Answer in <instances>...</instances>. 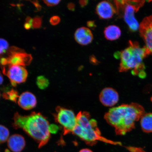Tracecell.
Listing matches in <instances>:
<instances>
[{"label":"cell","instance_id":"23","mask_svg":"<svg viewBox=\"0 0 152 152\" xmlns=\"http://www.w3.org/2000/svg\"><path fill=\"white\" fill-rule=\"evenodd\" d=\"M58 127L56 125L52 124L49 125V131L50 133L56 134L58 132Z\"/></svg>","mask_w":152,"mask_h":152},{"label":"cell","instance_id":"21","mask_svg":"<svg viewBox=\"0 0 152 152\" xmlns=\"http://www.w3.org/2000/svg\"><path fill=\"white\" fill-rule=\"evenodd\" d=\"M42 23V19L41 17L37 16L32 19L31 26L33 28H39Z\"/></svg>","mask_w":152,"mask_h":152},{"label":"cell","instance_id":"26","mask_svg":"<svg viewBox=\"0 0 152 152\" xmlns=\"http://www.w3.org/2000/svg\"><path fill=\"white\" fill-rule=\"evenodd\" d=\"M87 26L89 28L94 29L96 27V25L94 21H89L87 22Z\"/></svg>","mask_w":152,"mask_h":152},{"label":"cell","instance_id":"31","mask_svg":"<svg viewBox=\"0 0 152 152\" xmlns=\"http://www.w3.org/2000/svg\"><path fill=\"white\" fill-rule=\"evenodd\" d=\"M24 28L26 30H28L30 29L32 27V26L31 24L28 22H26L24 25Z\"/></svg>","mask_w":152,"mask_h":152},{"label":"cell","instance_id":"22","mask_svg":"<svg viewBox=\"0 0 152 152\" xmlns=\"http://www.w3.org/2000/svg\"><path fill=\"white\" fill-rule=\"evenodd\" d=\"M60 21V18L58 16H54L51 18L50 22L53 26H56L59 23Z\"/></svg>","mask_w":152,"mask_h":152},{"label":"cell","instance_id":"24","mask_svg":"<svg viewBox=\"0 0 152 152\" xmlns=\"http://www.w3.org/2000/svg\"><path fill=\"white\" fill-rule=\"evenodd\" d=\"M60 1H44V2L48 6L53 7L58 4L60 2Z\"/></svg>","mask_w":152,"mask_h":152},{"label":"cell","instance_id":"8","mask_svg":"<svg viewBox=\"0 0 152 152\" xmlns=\"http://www.w3.org/2000/svg\"><path fill=\"white\" fill-rule=\"evenodd\" d=\"M125 1L124 8L125 22L128 24L131 31H136L139 28V25L134 18V13L137 12L139 9L132 4V1Z\"/></svg>","mask_w":152,"mask_h":152},{"label":"cell","instance_id":"1","mask_svg":"<svg viewBox=\"0 0 152 152\" xmlns=\"http://www.w3.org/2000/svg\"><path fill=\"white\" fill-rule=\"evenodd\" d=\"M144 113L142 106L133 102L111 108L104 118L115 128L117 134L124 135L134 129L135 122L141 118Z\"/></svg>","mask_w":152,"mask_h":152},{"label":"cell","instance_id":"19","mask_svg":"<svg viewBox=\"0 0 152 152\" xmlns=\"http://www.w3.org/2000/svg\"><path fill=\"white\" fill-rule=\"evenodd\" d=\"M9 134L8 129L3 125H0V144L4 143L8 140Z\"/></svg>","mask_w":152,"mask_h":152},{"label":"cell","instance_id":"28","mask_svg":"<svg viewBox=\"0 0 152 152\" xmlns=\"http://www.w3.org/2000/svg\"><path fill=\"white\" fill-rule=\"evenodd\" d=\"M138 76L140 78V79H144L146 77H147V74H146V72L143 70V71H142L139 72Z\"/></svg>","mask_w":152,"mask_h":152},{"label":"cell","instance_id":"2","mask_svg":"<svg viewBox=\"0 0 152 152\" xmlns=\"http://www.w3.org/2000/svg\"><path fill=\"white\" fill-rule=\"evenodd\" d=\"M12 125L15 129H22L33 138L41 148L48 143L50 137L49 121L40 113L33 112L29 115L15 114Z\"/></svg>","mask_w":152,"mask_h":152},{"label":"cell","instance_id":"4","mask_svg":"<svg viewBox=\"0 0 152 152\" xmlns=\"http://www.w3.org/2000/svg\"><path fill=\"white\" fill-rule=\"evenodd\" d=\"M127 48L121 52V63L119 68L121 72L134 69L142 63V61L151 54L146 46L141 48L138 43L129 41Z\"/></svg>","mask_w":152,"mask_h":152},{"label":"cell","instance_id":"17","mask_svg":"<svg viewBox=\"0 0 152 152\" xmlns=\"http://www.w3.org/2000/svg\"><path fill=\"white\" fill-rule=\"evenodd\" d=\"M3 97L5 99L9 100L11 102H18L19 97L18 91L14 89L4 93L3 94Z\"/></svg>","mask_w":152,"mask_h":152},{"label":"cell","instance_id":"15","mask_svg":"<svg viewBox=\"0 0 152 152\" xmlns=\"http://www.w3.org/2000/svg\"><path fill=\"white\" fill-rule=\"evenodd\" d=\"M104 37L110 41L118 39L121 35L120 28L116 26L111 25L107 26L104 30Z\"/></svg>","mask_w":152,"mask_h":152},{"label":"cell","instance_id":"12","mask_svg":"<svg viewBox=\"0 0 152 152\" xmlns=\"http://www.w3.org/2000/svg\"><path fill=\"white\" fill-rule=\"evenodd\" d=\"M37 99L35 95L29 92H25L19 96L18 103L19 106L24 110L34 109L37 104Z\"/></svg>","mask_w":152,"mask_h":152},{"label":"cell","instance_id":"5","mask_svg":"<svg viewBox=\"0 0 152 152\" xmlns=\"http://www.w3.org/2000/svg\"><path fill=\"white\" fill-rule=\"evenodd\" d=\"M54 114L55 121L63 129L64 134L72 132L77 124V116L72 110L60 107H57Z\"/></svg>","mask_w":152,"mask_h":152},{"label":"cell","instance_id":"20","mask_svg":"<svg viewBox=\"0 0 152 152\" xmlns=\"http://www.w3.org/2000/svg\"><path fill=\"white\" fill-rule=\"evenodd\" d=\"M9 46V43L6 40L0 38V54H4L6 53Z\"/></svg>","mask_w":152,"mask_h":152},{"label":"cell","instance_id":"30","mask_svg":"<svg viewBox=\"0 0 152 152\" xmlns=\"http://www.w3.org/2000/svg\"><path fill=\"white\" fill-rule=\"evenodd\" d=\"M88 3V1H79V4L81 7H84L85 6L87 5Z\"/></svg>","mask_w":152,"mask_h":152},{"label":"cell","instance_id":"7","mask_svg":"<svg viewBox=\"0 0 152 152\" xmlns=\"http://www.w3.org/2000/svg\"><path fill=\"white\" fill-rule=\"evenodd\" d=\"M10 80L11 84L14 87L17 84L25 82L27 79L28 72L23 66H10L5 74Z\"/></svg>","mask_w":152,"mask_h":152},{"label":"cell","instance_id":"25","mask_svg":"<svg viewBox=\"0 0 152 152\" xmlns=\"http://www.w3.org/2000/svg\"><path fill=\"white\" fill-rule=\"evenodd\" d=\"M90 62L91 64H94V65H97L99 63V62L96 59V57L94 56H90Z\"/></svg>","mask_w":152,"mask_h":152},{"label":"cell","instance_id":"11","mask_svg":"<svg viewBox=\"0 0 152 152\" xmlns=\"http://www.w3.org/2000/svg\"><path fill=\"white\" fill-rule=\"evenodd\" d=\"M116 12L113 5L107 1L100 2L96 7V14L100 18L103 20L111 18Z\"/></svg>","mask_w":152,"mask_h":152},{"label":"cell","instance_id":"29","mask_svg":"<svg viewBox=\"0 0 152 152\" xmlns=\"http://www.w3.org/2000/svg\"><path fill=\"white\" fill-rule=\"evenodd\" d=\"M68 8L71 11H74L75 9V5L73 3H70L68 5Z\"/></svg>","mask_w":152,"mask_h":152},{"label":"cell","instance_id":"13","mask_svg":"<svg viewBox=\"0 0 152 152\" xmlns=\"http://www.w3.org/2000/svg\"><path fill=\"white\" fill-rule=\"evenodd\" d=\"M75 38L76 42L80 45H85L92 42L93 35L89 28L82 27L76 30L75 34Z\"/></svg>","mask_w":152,"mask_h":152},{"label":"cell","instance_id":"6","mask_svg":"<svg viewBox=\"0 0 152 152\" xmlns=\"http://www.w3.org/2000/svg\"><path fill=\"white\" fill-rule=\"evenodd\" d=\"M7 54L6 58L9 67L14 65H28L33 59L31 55L27 54L23 49L15 47H12L9 48Z\"/></svg>","mask_w":152,"mask_h":152},{"label":"cell","instance_id":"3","mask_svg":"<svg viewBox=\"0 0 152 152\" xmlns=\"http://www.w3.org/2000/svg\"><path fill=\"white\" fill-rule=\"evenodd\" d=\"M77 124L73 132L86 143L94 145L97 142L103 141L108 143L121 144L119 142L110 141L102 137L97 125L96 121L91 119L90 115L85 112H80L77 115Z\"/></svg>","mask_w":152,"mask_h":152},{"label":"cell","instance_id":"18","mask_svg":"<svg viewBox=\"0 0 152 152\" xmlns=\"http://www.w3.org/2000/svg\"><path fill=\"white\" fill-rule=\"evenodd\" d=\"M37 84L39 88L44 90L48 87L49 82L48 79L45 76H39L37 78Z\"/></svg>","mask_w":152,"mask_h":152},{"label":"cell","instance_id":"10","mask_svg":"<svg viewBox=\"0 0 152 152\" xmlns=\"http://www.w3.org/2000/svg\"><path fill=\"white\" fill-rule=\"evenodd\" d=\"M100 102L106 107H112L118 102L119 96L115 89L107 87L103 89L99 95Z\"/></svg>","mask_w":152,"mask_h":152},{"label":"cell","instance_id":"32","mask_svg":"<svg viewBox=\"0 0 152 152\" xmlns=\"http://www.w3.org/2000/svg\"><path fill=\"white\" fill-rule=\"evenodd\" d=\"M79 152H93L92 151L89 149L85 148V149H82L80 150Z\"/></svg>","mask_w":152,"mask_h":152},{"label":"cell","instance_id":"16","mask_svg":"<svg viewBox=\"0 0 152 152\" xmlns=\"http://www.w3.org/2000/svg\"><path fill=\"white\" fill-rule=\"evenodd\" d=\"M141 129L145 133L152 132V113L144 114L140 121Z\"/></svg>","mask_w":152,"mask_h":152},{"label":"cell","instance_id":"9","mask_svg":"<svg viewBox=\"0 0 152 152\" xmlns=\"http://www.w3.org/2000/svg\"><path fill=\"white\" fill-rule=\"evenodd\" d=\"M141 37L146 44V47L152 54V16L144 18L139 27Z\"/></svg>","mask_w":152,"mask_h":152},{"label":"cell","instance_id":"35","mask_svg":"<svg viewBox=\"0 0 152 152\" xmlns=\"http://www.w3.org/2000/svg\"></svg>","mask_w":152,"mask_h":152},{"label":"cell","instance_id":"33","mask_svg":"<svg viewBox=\"0 0 152 152\" xmlns=\"http://www.w3.org/2000/svg\"><path fill=\"white\" fill-rule=\"evenodd\" d=\"M3 77L1 72H0V85H1L3 83Z\"/></svg>","mask_w":152,"mask_h":152},{"label":"cell","instance_id":"34","mask_svg":"<svg viewBox=\"0 0 152 152\" xmlns=\"http://www.w3.org/2000/svg\"><path fill=\"white\" fill-rule=\"evenodd\" d=\"M151 101L152 102V96L151 97Z\"/></svg>","mask_w":152,"mask_h":152},{"label":"cell","instance_id":"27","mask_svg":"<svg viewBox=\"0 0 152 152\" xmlns=\"http://www.w3.org/2000/svg\"><path fill=\"white\" fill-rule=\"evenodd\" d=\"M31 2L35 6L36 8L37 9V10L40 11L41 9V7L40 5L37 1H31Z\"/></svg>","mask_w":152,"mask_h":152},{"label":"cell","instance_id":"14","mask_svg":"<svg viewBox=\"0 0 152 152\" xmlns=\"http://www.w3.org/2000/svg\"><path fill=\"white\" fill-rule=\"evenodd\" d=\"M26 141L23 136L19 134L11 136L7 140V145L13 152H20L26 146Z\"/></svg>","mask_w":152,"mask_h":152}]
</instances>
